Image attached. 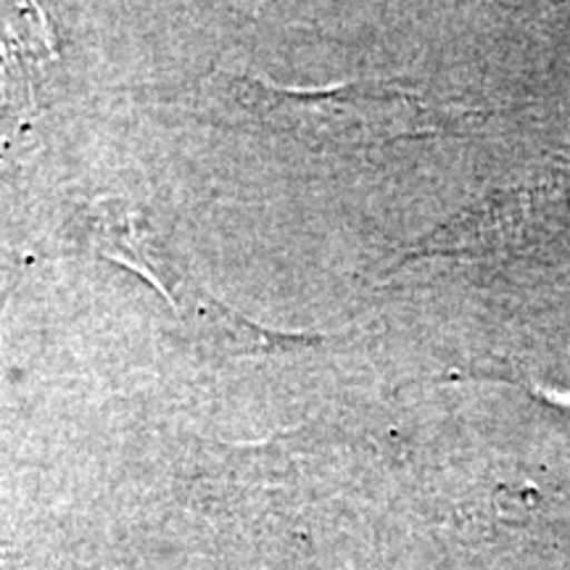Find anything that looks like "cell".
I'll return each instance as SVG.
<instances>
[{"label":"cell","instance_id":"obj_1","mask_svg":"<svg viewBox=\"0 0 570 570\" xmlns=\"http://www.w3.org/2000/svg\"><path fill=\"white\" fill-rule=\"evenodd\" d=\"M570 225V167H550L531 183L489 196L425 240L420 252L489 256L523 252Z\"/></svg>","mask_w":570,"mask_h":570},{"label":"cell","instance_id":"obj_2","mask_svg":"<svg viewBox=\"0 0 570 570\" xmlns=\"http://www.w3.org/2000/svg\"><path fill=\"white\" fill-rule=\"evenodd\" d=\"M531 394L541 399L544 404H552V407L570 410V389H558V386H539V383H531Z\"/></svg>","mask_w":570,"mask_h":570}]
</instances>
